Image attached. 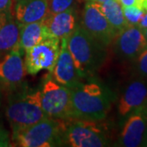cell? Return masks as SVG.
<instances>
[{
    "label": "cell",
    "mask_w": 147,
    "mask_h": 147,
    "mask_svg": "<svg viewBox=\"0 0 147 147\" xmlns=\"http://www.w3.org/2000/svg\"><path fill=\"white\" fill-rule=\"evenodd\" d=\"M70 89L71 119L103 121L106 118L116 95L98 79L86 78Z\"/></svg>",
    "instance_id": "1"
},
{
    "label": "cell",
    "mask_w": 147,
    "mask_h": 147,
    "mask_svg": "<svg viewBox=\"0 0 147 147\" xmlns=\"http://www.w3.org/2000/svg\"><path fill=\"white\" fill-rule=\"evenodd\" d=\"M67 47L82 79L92 76L107 57V48L93 39L80 25L67 38Z\"/></svg>",
    "instance_id": "2"
},
{
    "label": "cell",
    "mask_w": 147,
    "mask_h": 147,
    "mask_svg": "<svg viewBox=\"0 0 147 147\" xmlns=\"http://www.w3.org/2000/svg\"><path fill=\"white\" fill-rule=\"evenodd\" d=\"M11 93L6 116L11 130L30 126L47 117L40 106L38 89L30 92L22 87Z\"/></svg>",
    "instance_id": "3"
},
{
    "label": "cell",
    "mask_w": 147,
    "mask_h": 147,
    "mask_svg": "<svg viewBox=\"0 0 147 147\" xmlns=\"http://www.w3.org/2000/svg\"><path fill=\"white\" fill-rule=\"evenodd\" d=\"M62 122V146L103 147L109 146V137L101 121L69 119Z\"/></svg>",
    "instance_id": "4"
},
{
    "label": "cell",
    "mask_w": 147,
    "mask_h": 147,
    "mask_svg": "<svg viewBox=\"0 0 147 147\" xmlns=\"http://www.w3.org/2000/svg\"><path fill=\"white\" fill-rule=\"evenodd\" d=\"M62 122L47 117L29 127L12 130L11 143L14 146H61Z\"/></svg>",
    "instance_id": "5"
},
{
    "label": "cell",
    "mask_w": 147,
    "mask_h": 147,
    "mask_svg": "<svg viewBox=\"0 0 147 147\" xmlns=\"http://www.w3.org/2000/svg\"><path fill=\"white\" fill-rule=\"evenodd\" d=\"M39 91L40 106L47 117L65 120L71 119L70 89L49 77L44 80Z\"/></svg>",
    "instance_id": "6"
},
{
    "label": "cell",
    "mask_w": 147,
    "mask_h": 147,
    "mask_svg": "<svg viewBox=\"0 0 147 147\" xmlns=\"http://www.w3.org/2000/svg\"><path fill=\"white\" fill-rule=\"evenodd\" d=\"M79 25L93 39L106 48L113 43L118 34L103 14L98 3H86Z\"/></svg>",
    "instance_id": "7"
},
{
    "label": "cell",
    "mask_w": 147,
    "mask_h": 147,
    "mask_svg": "<svg viewBox=\"0 0 147 147\" xmlns=\"http://www.w3.org/2000/svg\"><path fill=\"white\" fill-rule=\"evenodd\" d=\"M61 49V40L49 36L41 42L26 50L25 67L28 74L35 75L43 69L52 73Z\"/></svg>",
    "instance_id": "8"
},
{
    "label": "cell",
    "mask_w": 147,
    "mask_h": 147,
    "mask_svg": "<svg viewBox=\"0 0 147 147\" xmlns=\"http://www.w3.org/2000/svg\"><path fill=\"white\" fill-rule=\"evenodd\" d=\"M118 146H147V105L134 110L123 120Z\"/></svg>",
    "instance_id": "9"
},
{
    "label": "cell",
    "mask_w": 147,
    "mask_h": 147,
    "mask_svg": "<svg viewBox=\"0 0 147 147\" xmlns=\"http://www.w3.org/2000/svg\"><path fill=\"white\" fill-rule=\"evenodd\" d=\"M24 51L17 45L14 49L0 58V89L9 92L23 87L26 74L22 59Z\"/></svg>",
    "instance_id": "10"
},
{
    "label": "cell",
    "mask_w": 147,
    "mask_h": 147,
    "mask_svg": "<svg viewBox=\"0 0 147 147\" xmlns=\"http://www.w3.org/2000/svg\"><path fill=\"white\" fill-rule=\"evenodd\" d=\"M113 42L116 55L127 61H133L147 47L142 30L136 25L130 24L118 33Z\"/></svg>",
    "instance_id": "11"
},
{
    "label": "cell",
    "mask_w": 147,
    "mask_h": 147,
    "mask_svg": "<svg viewBox=\"0 0 147 147\" xmlns=\"http://www.w3.org/2000/svg\"><path fill=\"white\" fill-rule=\"evenodd\" d=\"M147 105V79L138 77L123 88L118 100V115L123 121L134 110Z\"/></svg>",
    "instance_id": "12"
},
{
    "label": "cell",
    "mask_w": 147,
    "mask_h": 147,
    "mask_svg": "<svg viewBox=\"0 0 147 147\" xmlns=\"http://www.w3.org/2000/svg\"><path fill=\"white\" fill-rule=\"evenodd\" d=\"M51 74L58 84L69 88H74L82 80L67 47V38L61 40L60 53Z\"/></svg>",
    "instance_id": "13"
},
{
    "label": "cell",
    "mask_w": 147,
    "mask_h": 147,
    "mask_svg": "<svg viewBox=\"0 0 147 147\" xmlns=\"http://www.w3.org/2000/svg\"><path fill=\"white\" fill-rule=\"evenodd\" d=\"M48 33L60 40L67 38L79 25L74 8L59 13H50L43 20Z\"/></svg>",
    "instance_id": "14"
},
{
    "label": "cell",
    "mask_w": 147,
    "mask_h": 147,
    "mask_svg": "<svg viewBox=\"0 0 147 147\" xmlns=\"http://www.w3.org/2000/svg\"><path fill=\"white\" fill-rule=\"evenodd\" d=\"M12 13L20 24L43 21L49 14L48 0H18L12 5Z\"/></svg>",
    "instance_id": "15"
},
{
    "label": "cell",
    "mask_w": 147,
    "mask_h": 147,
    "mask_svg": "<svg viewBox=\"0 0 147 147\" xmlns=\"http://www.w3.org/2000/svg\"><path fill=\"white\" fill-rule=\"evenodd\" d=\"M20 38V23L12 12L0 13V58L18 45Z\"/></svg>",
    "instance_id": "16"
},
{
    "label": "cell",
    "mask_w": 147,
    "mask_h": 147,
    "mask_svg": "<svg viewBox=\"0 0 147 147\" xmlns=\"http://www.w3.org/2000/svg\"><path fill=\"white\" fill-rule=\"evenodd\" d=\"M49 36H52L45 26L43 21L20 24L19 47L24 52L41 42Z\"/></svg>",
    "instance_id": "17"
},
{
    "label": "cell",
    "mask_w": 147,
    "mask_h": 147,
    "mask_svg": "<svg viewBox=\"0 0 147 147\" xmlns=\"http://www.w3.org/2000/svg\"><path fill=\"white\" fill-rule=\"evenodd\" d=\"M100 4L103 14L117 33L129 25L124 17L123 7L119 0H108Z\"/></svg>",
    "instance_id": "18"
},
{
    "label": "cell",
    "mask_w": 147,
    "mask_h": 147,
    "mask_svg": "<svg viewBox=\"0 0 147 147\" xmlns=\"http://www.w3.org/2000/svg\"><path fill=\"white\" fill-rule=\"evenodd\" d=\"M123 11L127 23L130 25L137 26L139 21H141L146 11L135 6H129V7H123Z\"/></svg>",
    "instance_id": "19"
},
{
    "label": "cell",
    "mask_w": 147,
    "mask_h": 147,
    "mask_svg": "<svg viewBox=\"0 0 147 147\" xmlns=\"http://www.w3.org/2000/svg\"><path fill=\"white\" fill-rule=\"evenodd\" d=\"M132 62L134 63V74L138 77L147 79V47Z\"/></svg>",
    "instance_id": "20"
},
{
    "label": "cell",
    "mask_w": 147,
    "mask_h": 147,
    "mask_svg": "<svg viewBox=\"0 0 147 147\" xmlns=\"http://www.w3.org/2000/svg\"><path fill=\"white\" fill-rule=\"evenodd\" d=\"M75 0H48V8L50 13H59L70 8H74Z\"/></svg>",
    "instance_id": "21"
},
{
    "label": "cell",
    "mask_w": 147,
    "mask_h": 147,
    "mask_svg": "<svg viewBox=\"0 0 147 147\" xmlns=\"http://www.w3.org/2000/svg\"><path fill=\"white\" fill-rule=\"evenodd\" d=\"M122 7H129L135 6L141 9H143V3L144 0H119Z\"/></svg>",
    "instance_id": "22"
},
{
    "label": "cell",
    "mask_w": 147,
    "mask_h": 147,
    "mask_svg": "<svg viewBox=\"0 0 147 147\" xmlns=\"http://www.w3.org/2000/svg\"><path fill=\"white\" fill-rule=\"evenodd\" d=\"M10 146V137L3 128H0V146Z\"/></svg>",
    "instance_id": "23"
},
{
    "label": "cell",
    "mask_w": 147,
    "mask_h": 147,
    "mask_svg": "<svg viewBox=\"0 0 147 147\" xmlns=\"http://www.w3.org/2000/svg\"><path fill=\"white\" fill-rule=\"evenodd\" d=\"M12 0H0V13L12 12Z\"/></svg>",
    "instance_id": "24"
},
{
    "label": "cell",
    "mask_w": 147,
    "mask_h": 147,
    "mask_svg": "<svg viewBox=\"0 0 147 147\" xmlns=\"http://www.w3.org/2000/svg\"><path fill=\"white\" fill-rule=\"evenodd\" d=\"M137 26L140 29H144V28H147V11H145L144 15L141 19V21H139V23L137 25Z\"/></svg>",
    "instance_id": "25"
},
{
    "label": "cell",
    "mask_w": 147,
    "mask_h": 147,
    "mask_svg": "<svg viewBox=\"0 0 147 147\" xmlns=\"http://www.w3.org/2000/svg\"><path fill=\"white\" fill-rule=\"evenodd\" d=\"M141 30H142V34H143V35L146 38V41L147 42V28H144V29H141Z\"/></svg>",
    "instance_id": "26"
},
{
    "label": "cell",
    "mask_w": 147,
    "mask_h": 147,
    "mask_svg": "<svg viewBox=\"0 0 147 147\" xmlns=\"http://www.w3.org/2000/svg\"><path fill=\"white\" fill-rule=\"evenodd\" d=\"M88 1H91V2H94V3H102L105 1H108V0H88Z\"/></svg>",
    "instance_id": "27"
},
{
    "label": "cell",
    "mask_w": 147,
    "mask_h": 147,
    "mask_svg": "<svg viewBox=\"0 0 147 147\" xmlns=\"http://www.w3.org/2000/svg\"><path fill=\"white\" fill-rule=\"evenodd\" d=\"M143 9L147 11V0H144V3H143Z\"/></svg>",
    "instance_id": "28"
},
{
    "label": "cell",
    "mask_w": 147,
    "mask_h": 147,
    "mask_svg": "<svg viewBox=\"0 0 147 147\" xmlns=\"http://www.w3.org/2000/svg\"><path fill=\"white\" fill-rule=\"evenodd\" d=\"M17 1H18V0H12V3H15L16 2H17ZM13 3H12V5H13Z\"/></svg>",
    "instance_id": "29"
}]
</instances>
